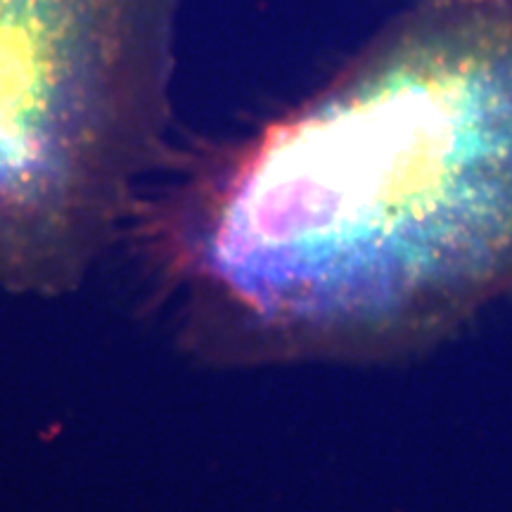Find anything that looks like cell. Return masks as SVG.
<instances>
[{
	"mask_svg": "<svg viewBox=\"0 0 512 512\" xmlns=\"http://www.w3.org/2000/svg\"><path fill=\"white\" fill-rule=\"evenodd\" d=\"M185 271L235 347L375 358L512 294V0H432L207 183Z\"/></svg>",
	"mask_w": 512,
	"mask_h": 512,
	"instance_id": "1",
	"label": "cell"
},
{
	"mask_svg": "<svg viewBox=\"0 0 512 512\" xmlns=\"http://www.w3.org/2000/svg\"><path fill=\"white\" fill-rule=\"evenodd\" d=\"M171 27L174 0H0V216L67 280L155 157Z\"/></svg>",
	"mask_w": 512,
	"mask_h": 512,
	"instance_id": "2",
	"label": "cell"
}]
</instances>
